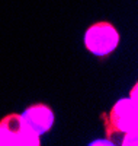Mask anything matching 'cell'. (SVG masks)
<instances>
[{
    "label": "cell",
    "instance_id": "obj_4",
    "mask_svg": "<svg viewBox=\"0 0 138 146\" xmlns=\"http://www.w3.org/2000/svg\"><path fill=\"white\" fill-rule=\"evenodd\" d=\"M28 127H31L36 135H44L54 126V113L45 104H35L28 107L20 114Z\"/></svg>",
    "mask_w": 138,
    "mask_h": 146
},
{
    "label": "cell",
    "instance_id": "obj_5",
    "mask_svg": "<svg viewBox=\"0 0 138 146\" xmlns=\"http://www.w3.org/2000/svg\"><path fill=\"white\" fill-rule=\"evenodd\" d=\"M122 145L124 146H137L138 145V133H137V130L124 133Z\"/></svg>",
    "mask_w": 138,
    "mask_h": 146
},
{
    "label": "cell",
    "instance_id": "obj_3",
    "mask_svg": "<svg viewBox=\"0 0 138 146\" xmlns=\"http://www.w3.org/2000/svg\"><path fill=\"white\" fill-rule=\"evenodd\" d=\"M110 123L118 131L127 133L138 129V102L122 98L115 102L110 111Z\"/></svg>",
    "mask_w": 138,
    "mask_h": 146
},
{
    "label": "cell",
    "instance_id": "obj_2",
    "mask_svg": "<svg viewBox=\"0 0 138 146\" xmlns=\"http://www.w3.org/2000/svg\"><path fill=\"white\" fill-rule=\"evenodd\" d=\"M39 135L26 126L20 114H10L0 121V146H38Z\"/></svg>",
    "mask_w": 138,
    "mask_h": 146
},
{
    "label": "cell",
    "instance_id": "obj_6",
    "mask_svg": "<svg viewBox=\"0 0 138 146\" xmlns=\"http://www.w3.org/2000/svg\"><path fill=\"white\" fill-rule=\"evenodd\" d=\"M90 145L92 146H112L114 143H112L110 140H108V139H97V140H93Z\"/></svg>",
    "mask_w": 138,
    "mask_h": 146
},
{
    "label": "cell",
    "instance_id": "obj_1",
    "mask_svg": "<svg viewBox=\"0 0 138 146\" xmlns=\"http://www.w3.org/2000/svg\"><path fill=\"white\" fill-rule=\"evenodd\" d=\"M84 45L96 57L109 56L119 45V32L109 22H97L87 28Z\"/></svg>",
    "mask_w": 138,
    "mask_h": 146
},
{
    "label": "cell",
    "instance_id": "obj_7",
    "mask_svg": "<svg viewBox=\"0 0 138 146\" xmlns=\"http://www.w3.org/2000/svg\"><path fill=\"white\" fill-rule=\"evenodd\" d=\"M137 91H138V86L135 85V86L132 88V92H131V96L129 98L132 100V101H135V102H138V96H137Z\"/></svg>",
    "mask_w": 138,
    "mask_h": 146
}]
</instances>
